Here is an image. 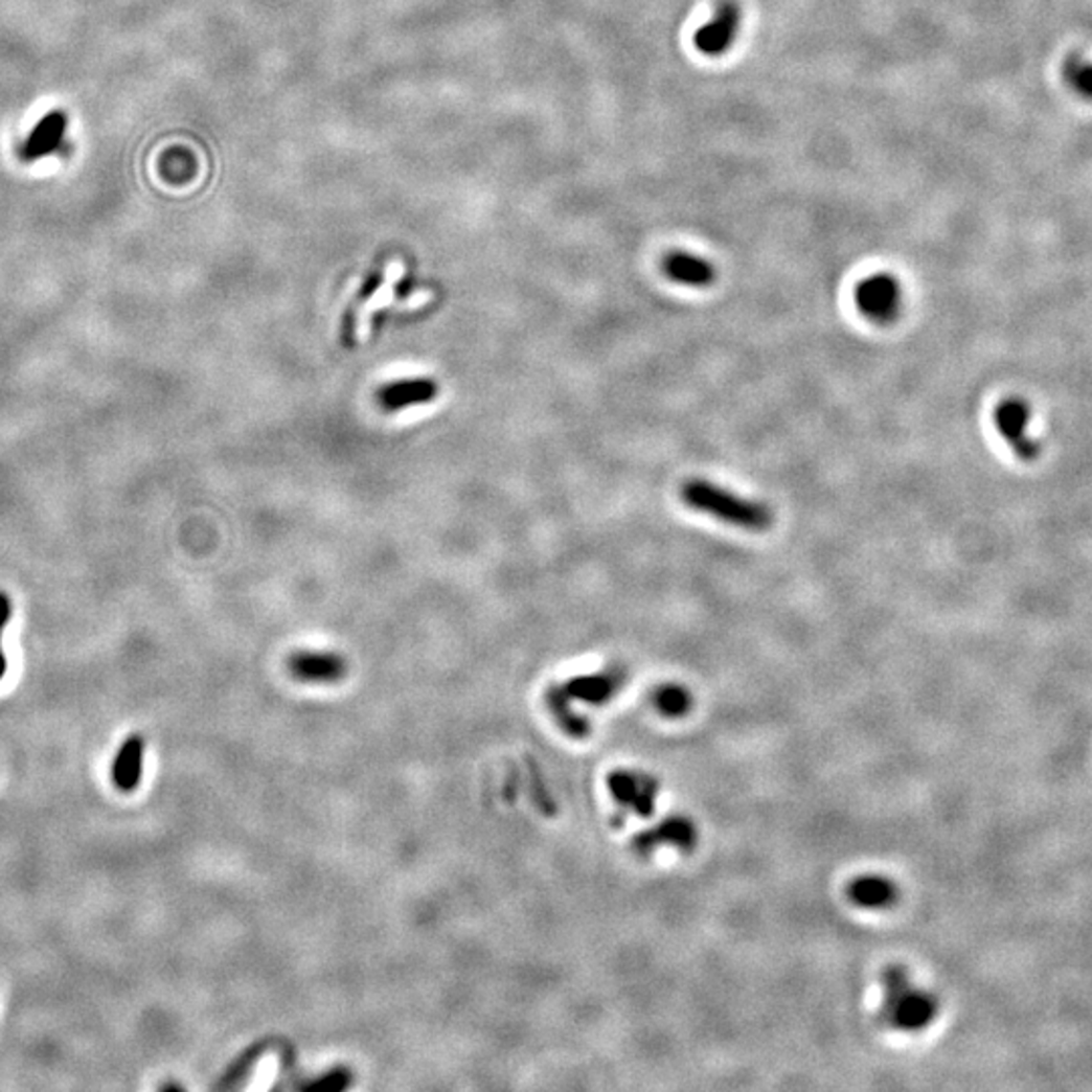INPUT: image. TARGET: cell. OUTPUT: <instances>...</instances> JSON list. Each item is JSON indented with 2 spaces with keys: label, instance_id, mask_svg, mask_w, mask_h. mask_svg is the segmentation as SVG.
<instances>
[{
  "label": "cell",
  "instance_id": "4",
  "mask_svg": "<svg viewBox=\"0 0 1092 1092\" xmlns=\"http://www.w3.org/2000/svg\"><path fill=\"white\" fill-rule=\"evenodd\" d=\"M1030 419V405L1018 396L1003 399L994 411V424L998 433L1005 439L1009 450L1028 463L1038 459L1040 455V443L1028 435Z\"/></svg>",
  "mask_w": 1092,
  "mask_h": 1092
},
{
  "label": "cell",
  "instance_id": "12",
  "mask_svg": "<svg viewBox=\"0 0 1092 1092\" xmlns=\"http://www.w3.org/2000/svg\"><path fill=\"white\" fill-rule=\"evenodd\" d=\"M662 270L667 279L686 288H708L716 279V270L708 259L678 249L667 253L662 261Z\"/></svg>",
  "mask_w": 1092,
  "mask_h": 1092
},
{
  "label": "cell",
  "instance_id": "1",
  "mask_svg": "<svg viewBox=\"0 0 1092 1092\" xmlns=\"http://www.w3.org/2000/svg\"><path fill=\"white\" fill-rule=\"evenodd\" d=\"M682 502L700 515L712 516L719 522L730 524L747 532H765L773 526V508L723 485L695 478L680 487Z\"/></svg>",
  "mask_w": 1092,
  "mask_h": 1092
},
{
  "label": "cell",
  "instance_id": "15",
  "mask_svg": "<svg viewBox=\"0 0 1092 1092\" xmlns=\"http://www.w3.org/2000/svg\"><path fill=\"white\" fill-rule=\"evenodd\" d=\"M1062 79L1078 97L1092 101V60L1072 53L1062 63Z\"/></svg>",
  "mask_w": 1092,
  "mask_h": 1092
},
{
  "label": "cell",
  "instance_id": "17",
  "mask_svg": "<svg viewBox=\"0 0 1092 1092\" xmlns=\"http://www.w3.org/2000/svg\"><path fill=\"white\" fill-rule=\"evenodd\" d=\"M10 613H13V606H10V599L6 593L0 591V680L4 678L6 674V656L2 652V632L10 619Z\"/></svg>",
  "mask_w": 1092,
  "mask_h": 1092
},
{
  "label": "cell",
  "instance_id": "10",
  "mask_svg": "<svg viewBox=\"0 0 1092 1092\" xmlns=\"http://www.w3.org/2000/svg\"><path fill=\"white\" fill-rule=\"evenodd\" d=\"M288 667L294 678L312 684L338 682L346 674L344 660L331 652H296Z\"/></svg>",
  "mask_w": 1092,
  "mask_h": 1092
},
{
  "label": "cell",
  "instance_id": "5",
  "mask_svg": "<svg viewBox=\"0 0 1092 1092\" xmlns=\"http://www.w3.org/2000/svg\"><path fill=\"white\" fill-rule=\"evenodd\" d=\"M607 788L611 791L613 801L625 812L636 818H650L656 807V797L660 786L658 781L641 771H630L619 769L609 775Z\"/></svg>",
  "mask_w": 1092,
  "mask_h": 1092
},
{
  "label": "cell",
  "instance_id": "18",
  "mask_svg": "<svg viewBox=\"0 0 1092 1092\" xmlns=\"http://www.w3.org/2000/svg\"><path fill=\"white\" fill-rule=\"evenodd\" d=\"M344 1085H346V1080H342V1078H338V1076L334 1074V1076L326 1078V1080H322V1083H314L312 1087H318V1089H331V1087H333V1089H342Z\"/></svg>",
  "mask_w": 1092,
  "mask_h": 1092
},
{
  "label": "cell",
  "instance_id": "8",
  "mask_svg": "<svg viewBox=\"0 0 1092 1092\" xmlns=\"http://www.w3.org/2000/svg\"><path fill=\"white\" fill-rule=\"evenodd\" d=\"M741 27V10L732 0H725L714 17L695 35L698 51L708 58H721L732 47Z\"/></svg>",
  "mask_w": 1092,
  "mask_h": 1092
},
{
  "label": "cell",
  "instance_id": "14",
  "mask_svg": "<svg viewBox=\"0 0 1092 1092\" xmlns=\"http://www.w3.org/2000/svg\"><path fill=\"white\" fill-rule=\"evenodd\" d=\"M623 680L625 672L621 667H609L599 674L578 676L563 688V692L567 698H576L589 704H604L609 698L615 697Z\"/></svg>",
  "mask_w": 1092,
  "mask_h": 1092
},
{
  "label": "cell",
  "instance_id": "3",
  "mask_svg": "<svg viewBox=\"0 0 1092 1092\" xmlns=\"http://www.w3.org/2000/svg\"><path fill=\"white\" fill-rule=\"evenodd\" d=\"M854 300L866 320L879 326H888L901 316L903 290L894 275L874 273L858 281Z\"/></svg>",
  "mask_w": 1092,
  "mask_h": 1092
},
{
  "label": "cell",
  "instance_id": "16",
  "mask_svg": "<svg viewBox=\"0 0 1092 1092\" xmlns=\"http://www.w3.org/2000/svg\"><path fill=\"white\" fill-rule=\"evenodd\" d=\"M652 700H654L656 710L666 719H680V716L688 714L692 708V695L682 684L658 686Z\"/></svg>",
  "mask_w": 1092,
  "mask_h": 1092
},
{
  "label": "cell",
  "instance_id": "13",
  "mask_svg": "<svg viewBox=\"0 0 1092 1092\" xmlns=\"http://www.w3.org/2000/svg\"><path fill=\"white\" fill-rule=\"evenodd\" d=\"M144 749L146 743L142 734H130L121 743L120 751L112 763V783L121 793H132L140 786Z\"/></svg>",
  "mask_w": 1092,
  "mask_h": 1092
},
{
  "label": "cell",
  "instance_id": "2",
  "mask_svg": "<svg viewBox=\"0 0 1092 1092\" xmlns=\"http://www.w3.org/2000/svg\"><path fill=\"white\" fill-rule=\"evenodd\" d=\"M880 985L879 1016L890 1030L920 1031L937 1020L939 1000L929 989L918 987L907 968H886L880 975Z\"/></svg>",
  "mask_w": 1092,
  "mask_h": 1092
},
{
  "label": "cell",
  "instance_id": "9",
  "mask_svg": "<svg viewBox=\"0 0 1092 1092\" xmlns=\"http://www.w3.org/2000/svg\"><path fill=\"white\" fill-rule=\"evenodd\" d=\"M439 394V385L433 379H396L377 391V401L387 413H396L415 405L431 403Z\"/></svg>",
  "mask_w": 1092,
  "mask_h": 1092
},
{
  "label": "cell",
  "instance_id": "11",
  "mask_svg": "<svg viewBox=\"0 0 1092 1092\" xmlns=\"http://www.w3.org/2000/svg\"><path fill=\"white\" fill-rule=\"evenodd\" d=\"M846 896L858 909H888L898 901V886L882 874H860L849 880Z\"/></svg>",
  "mask_w": 1092,
  "mask_h": 1092
},
{
  "label": "cell",
  "instance_id": "7",
  "mask_svg": "<svg viewBox=\"0 0 1092 1092\" xmlns=\"http://www.w3.org/2000/svg\"><path fill=\"white\" fill-rule=\"evenodd\" d=\"M698 844V829L686 816H667L652 829H645L634 840V848L641 856H652L658 849L672 848L690 851Z\"/></svg>",
  "mask_w": 1092,
  "mask_h": 1092
},
{
  "label": "cell",
  "instance_id": "6",
  "mask_svg": "<svg viewBox=\"0 0 1092 1092\" xmlns=\"http://www.w3.org/2000/svg\"><path fill=\"white\" fill-rule=\"evenodd\" d=\"M69 118L65 112L53 110L35 123L29 136L19 146V158L27 164L39 162L47 156L69 151L67 142Z\"/></svg>",
  "mask_w": 1092,
  "mask_h": 1092
}]
</instances>
